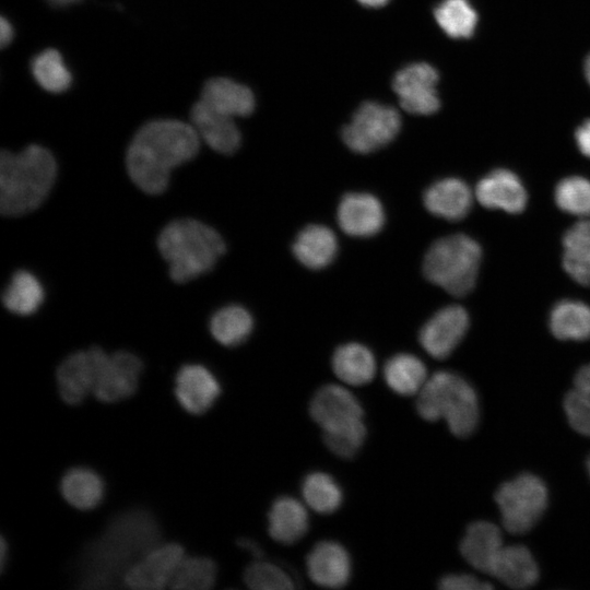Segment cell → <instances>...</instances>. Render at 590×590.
<instances>
[{
    "mask_svg": "<svg viewBox=\"0 0 590 590\" xmlns=\"http://www.w3.org/2000/svg\"><path fill=\"white\" fill-rule=\"evenodd\" d=\"M161 529L154 516L142 508L115 516L82 551L78 560L81 588H110L127 570L160 543Z\"/></svg>",
    "mask_w": 590,
    "mask_h": 590,
    "instance_id": "obj_1",
    "label": "cell"
},
{
    "mask_svg": "<svg viewBox=\"0 0 590 590\" xmlns=\"http://www.w3.org/2000/svg\"><path fill=\"white\" fill-rule=\"evenodd\" d=\"M199 144V134L190 125L174 119L150 121L139 129L127 150L129 177L145 193H162L170 172L193 158Z\"/></svg>",
    "mask_w": 590,
    "mask_h": 590,
    "instance_id": "obj_2",
    "label": "cell"
},
{
    "mask_svg": "<svg viewBox=\"0 0 590 590\" xmlns=\"http://www.w3.org/2000/svg\"><path fill=\"white\" fill-rule=\"evenodd\" d=\"M57 176L54 155L32 144L19 153L0 156V211L19 216L37 209L49 194Z\"/></svg>",
    "mask_w": 590,
    "mask_h": 590,
    "instance_id": "obj_3",
    "label": "cell"
},
{
    "mask_svg": "<svg viewBox=\"0 0 590 590\" xmlns=\"http://www.w3.org/2000/svg\"><path fill=\"white\" fill-rule=\"evenodd\" d=\"M157 247L168 263L169 276L177 283L211 271L226 248L214 228L193 219L168 223L158 235Z\"/></svg>",
    "mask_w": 590,
    "mask_h": 590,
    "instance_id": "obj_4",
    "label": "cell"
},
{
    "mask_svg": "<svg viewBox=\"0 0 590 590\" xmlns=\"http://www.w3.org/2000/svg\"><path fill=\"white\" fill-rule=\"evenodd\" d=\"M418 415L429 422L445 420L458 437L471 435L480 420L477 394L462 376L451 371L433 374L418 392Z\"/></svg>",
    "mask_w": 590,
    "mask_h": 590,
    "instance_id": "obj_5",
    "label": "cell"
},
{
    "mask_svg": "<svg viewBox=\"0 0 590 590\" xmlns=\"http://www.w3.org/2000/svg\"><path fill=\"white\" fill-rule=\"evenodd\" d=\"M482 259L476 240L453 234L435 240L423 260V274L453 296H464L475 285Z\"/></svg>",
    "mask_w": 590,
    "mask_h": 590,
    "instance_id": "obj_6",
    "label": "cell"
},
{
    "mask_svg": "<svg viewBox=\"0 0 590 590\" xmlns=\"http://www.w3.org/2000/svg\"><path fill=\"white\" fill-rule=\"evenodd\" d=\"M505 529L520 534L531 530L547 505V489L536 475L522 473L502 484L495 494Z\"/></svg>",
    "mask_w": 590,
    "mask_h": 590,
    "instance_id": "obj_7",
    "label": "cell"
},
{
    "mask_svg": "<svg viewBox=\"0 0 590 590\" xmlns=\"http://www.w3.org/2000/svg\"><path fill=\"white\" fill-rule=\"evenodd\" d=\"M401 117L391 106L365 102L342 130L345 145L358 154H369L391 143L401 129Z\"/></svg>",
    "mask_w": 590,
    "mask_h": 590,
    "instance_id": "obj_8",
    "label": "cell"
},
{
    "mask_svg": "<svg viewBox=\"0 0 590 590\" xmlns=\"http://www.w3.org/2000/svg\"><path fill=\"white\" fill-rule=\"evenodd\" d=\"M95 356V381L93 394L106 403L118 402L131 397L138 389L143 363L131 352L118 351L108 354L93 346Z\"/></svg>",
    "mask_w": 590,
    "mask_h": 590,
    "instance_id": "obj_9",
    "label": "cell"
},
{
    "mask_svg": "<svg viewBox=\"0 0 590 590\" xmlns=\"http://www.w3.org/2000/svg\"><path fill=\"white\" fill-rule=\"evenodd\" d=\"M437 70L426 62H415L399 70L392 81L401 107L414 115H430L439 109Z\"/></svg>",
    "mask_w": 590,
    "mask_h": 590,
    "instance_id": "obj_10",
    "label": "cell"
},
{
    "mask_svg": "<svg viewBox=\"0 0 590 590\" xmlns=\"http://www.w3.org/2000/svg\"><path fill=\"white\" fill-rule=\"evenodd\" d=\"M185 557L177 543L157 544L135 562L125 574L122 583L137 590H158L170 583Z\"/></svg>",
    "mask_w": 590,
    "mask_h": 590,
    "instance_id": "obj_11",
    "label": "cell"
},
{
    "mask_svg": "<svg viewBox=\"0 0 590 590\" xmlns=\"http://www.w3.org/2000/svg\"><path fill=\"white\" fill-rule=\"evenodd\" d=\"M309 413L324 432L351 427L363 421V408L357 398L346 388L329 384L314 394Z\"/></svg>",
    "mask_w": 590,
    "mask_h": 590,
    "instance_id": "obj_12",
    "label": "cell"
},
{
    "mask_svg": "<svg viewBox=\"0 0 590 590\" xmlns=\"http://www.w3.org/2000/svg\"><path fill=\"white\" fill-rule=\"evenodd\" d=\"M469 328V315L458 305L437 310L422 327L418 341L434 358H446L463 339Z\"/></svg>",
    "mask_w": 590,
    "mask_h": 590,
    "instance_id": "obj_13",
    "label": "cell"
},
{
    "mask_svg": "<svg viewBox=\"0 0 590 590\" xmlns=\"http://www.w3.org/2000/svg\"><path fill=\"white\" fill-rule=\"evenodd\" d=\"M175 397L189 414L209 411L221 394V385L214 374L201 364H186L175 377Z\"/></svg>",
    "mask_w": 590,
    "mask_h": 590,
    "instance_id": "obj_14",
    "label": "cell"
},
{
    "mask_svg": "<svg viewBox=\"0 0 590 590\" xmlns=\"http://www.w3.org/2000/svg\"><path fill=\"white\" fill-rule=\"evenodd\" d=\"M339 227L349 236L366 238L378 234L386 222L379 199L368 192H349L337 209Z\"/></svg>",
    "mask_w": 590,
    "mask_h": 590,
    "instance_id": "obj_15",
    "label": "cell"
},
{
    "mask_svg": "<svg viewBox=\"0 0 590 590\" xmlns=\"http://www.w3.org/2000/svg\"><path fill=\"white\" fill-rule=\"evenodd\" d=\"M306 568L309 578L316 585L324 588H341L351 578L352 563L343 545L326 540L314 545L308 553Z\"/></svg>",
    "mask_w": 590,
    "mask_h": 590,
    "instance_id": "obj_16",
    "label": "cell"
},
{
    "mask_svg": "<svg viewBox=\"0 0 590 590\" xmlns=\"http://www.w3.org/2000/svg\"><path fill=\"white\" fill-rule=\"evenodd\" d=\"M479 202L488 209L520 213L527 204V191L519 177L508 169H495L476 185Z\"/></svg>",
    "mask_w": 590,
    "mask_h": 590,
    "instance_id": "obj_17",
    "label": "cell"
},
{
    "mask_svg": "<svg viewBox=\"0 0 590 590\" xmlns=\"http://www.w3.org/2000/svg\"><path fill=\"white\" fill-rule=\"evenodd\" d=\"M61 399L70 404H80L90 392L95 381V356L93 347L78 351L67 356L56 374Z\"/></svg>",
    "mask_w": 590,
    "mask_h": 590,
    "instance_id": "obj_18",
    "label": "cell"
},
{
    "mask_svg": "<svg viewBox=\"0 0 590 590\" xmlns=\"http://www.w3.org/2000/svg\"><path fill=\"white\" fill-rule=\"evenodd\" d=\"M191 121L198 134L214 151L233 154L240 146L241 135L234 118L212 109L202 101L192 107Z\"/></svg>",
    "mask_w": 590,
    "mask_h": 590,
    "instance_id": "obj_19",
    "label": "cell"
},
{
    "mask_svg": "<svg viewBox=\"0 0 590 590\" xmlns=\"http://www.w3.org/2000/svg\"><path fill=\"white\" fill-rule=\"evenodd\" d=\"M426 210L447 221L462 220L471 210L472 193L469 186L459 178H444L435 181L423 193Z\"/></svg>",
    "mask_w": 590,
    "mask_h": 590,
    "instance_id": "obj_20",
    "label": "cell"
},
{
    "mask_svg": "<svg viewBox=\"0 0 590 590\" xmlns=\"http://www.w3.org/2000/svg\"><path fill=\"white\" fill-rule=\"evenodd\" d=\"M338 248V238L332 229L321 224H309L296 235L292 251L304 267L321 270L332 263Z\"/></svg>",
    "mask_w": 590,
    "mask_h": 590,
    "instance_id": "obj_21",
    "label": "cell"
},
{
    "mask_svg": "<svg viewBox=\"0 0 590 590\" xmlns=\"http://www.w3.org/2000/svg\"><path fill=\"white\" fill-rule=\"evenodd\" d=\"M200 101L232 118L248 116L255 109L251 90L227 78L209 80L202 88Z\"/></svg>",
    "mask_w": 590,
    "mask_h": 590,
    "instance_id": "obj_22",
    "label": "cell"
},
{
    "mask_svg": "<svg viewBox=\"0 0 590 590\" xmlns=\"http://www.w3.org/2000/svg\"><path fill=\"white\" fill-rule=\"evenodd\" d=\"M308 528V511L299 500L281 496L273 502L268 514V531L274 541L293 544L306 534Z\"/></svg>",
    "mask_w": 590,
    "mask_h": 590,
    "instance_id": "obj_23",
    "label": "cell"
},
{
    "mask_svg": "<svg viewBox=\"0 0 590 590\" xmlns=\"http://www.w3.org/2000/svg\"><path fill=\"white\" fill-rule=\"evenodd\" d=\"M503 548L499 529L487 521L471 523L460 543L465 560L483 573L489 574L494 560Z\"/></svg>",
    "mask_w": 590,
    "mask_h": 590,
    "instance_id": "obj_24",
    "label": "cell"
},
{
    "mask_svg": "<svg viewBox=\"0 0 590 590\" xmlns=\"http://www.w3.org/2000/svg\"><path fill=\"white\" fill-rule=\"evenodd\" d=\"M489 574L511 588H527L539 579L538 565L522 545L503 546Z\"/></svg>",
    "mask_w": 590,
    "mask_h": 590,
    "instance_id": "obj_25",
    "label": "cell"
},
{
    "mask_svg": "<svg viewBox=\"0 0 590 590\" xmlns=\"http://www.w3.org/2000/svg\"><path fill=\"white\" fill-rule=\"evenodd\" d=\"M331 365L335 376L351 386L370 382L377 369L373 352L356 342L340 345L333 353Z\"/></svg>",
    "mask_w": 590,
    "mask_h": 590,
    "instance_id": "obj_26",
    "label": "cell"
},
{
    "mask_svg": "<svg viewBox=\"0 0 590 590\" xmlns=\"http://www.w3.org/2000/svg\"><path fill=\"white\" fill-rule=\"evenodd\" d=\"M64 500L80 510L97 507L105 495V483L94 470L85 467L69 469L60 482Z\"/></svg>",
    "mask_w": 590,
    "mask_h": 590,
    "instance_id": "obj_27",
    "label": "cell"
},
{
    "mask_svg": "<svg viewBox=\"0 0 590 590\" xmlns=\"http://www.w3.org/2000/svg\"><path fill=\"white\" fill-rule=\"evenodd\" d=\"M563 267L570 278L590 285V221L571 226L563 237Z\"/></svg>",
    "mask_w": 590,
    "mask_h": 590,
    "instance_id": "obj_28",
    "label": "cell"
},
{
    "mask_svg": "<svg viewBox=\"0 0 590 590\" xmlns=\"http://www.w3.org/2000/svg\"><path fill=\"white\" fill-rule=\"evenodd\" d=\"M384 378L393 392L409 397L420 392L427 380V373L424 363L417 356L399 353L386 362Z\"/></svg>",
    "mask_w": 590,
    "mask_h": 590,
    "instance_id": "obj_29",
    "label": "cell"
},
{
    "mask_svg": "<svg viewBox=\"0 0 590 590\" xmlns=\"http://www.w3.org/2000/svg\"><path fill=\"white\" fill-rule=\"evenodd\" d=\"M44 298L45 290L42 282L27 270L16 271L2 294L4 307L19 316H30L37 311Z\"/></svg>",
    "mask_w": 590,
    "mask_h": 590,
    "instance_id": "obj_30",
    "label": "cell"
},
{
    "mask_svg": "<svg viewBox=\"0 0 590 590\" xmlns=\"http://www.w3.org/2000/svg\"><path fill=\"white\" fill-rule=\"evenodd\" d=\"M550 329L560 340L590 339V307L571 299L556 303L550 314Z\"/></svg>",
    "mask_w": 590,
    "mask_h": 590,
    "instance_id": "obj_31",
    "label": "cell"
},
{
    "mask_svg": "<svg viewBox=\"0 0 590 590\" xmlns=\"http://www.w3.org/2000/svg\"><path fill=\"white\" fill-rule=\"evenodd\" d=\"M253 329L251 314L239 305H228L216 310L210 319L212 337L224 346L244 343Z\"/></svg>",
    "mask_w": 590,
    "mask_h": 590,
    "instance_id": "obj_32",
    "label": "cell"
},
{
    "mask_svg": "<svg viewBox=\"0 0 590 590\" xmlns=\"http://www.w3.org/2000/svg\"><path fill=\"white\" fill-rule=\"evenodd\" d=\"M305 503L316 512L332 514L339 509L343 493L337 481L324 472H311L302 483Z\"/></svg>",
    "mask_w": 590,
    "mask_h": 590,
    "instance_id": "obj_33",
    "label": "cell"
},
{
    "mask_svg": "<svg viewBox=\"0 0 590 590\" xmlns=\"http://www.w3.org/2000/svg\"><path fill=\"white\" fill-rule=\"evenodd\" d=\"M440 28L451 38H469L475 28L477 15L468 0H442L434 9Z\"/></svg>",
    "mask_w": 590,
    "mask_h": 590,
    "instance_id": "obj_34",
    "label": "cell"
},
{
    "mask_svg": "<svg viewBox=\"0 0 590 590\" xmlns=\"http://www.w3.org/2000/svg\"><path fill=\"white\" fill-rule=\"evenodd\" d=\"M564 409L571 427L590 436V364L576 374L574 386L565 397Z\"/></svg>",
    "mask_w": 590,
    "mask_h": 590,
    "instance_id": "obj_35",
    "label": "cell"
},
{
    "mask_svg": "<svg viewBox=\"0 0 590 590\" xmlns=\"http://www.w3.org/2000/svg\"><path fill=\"white\" fill-rule=\"evenodd\" d=\"M216 576L217 568L211 558L185 556L179 563L169 586L178 590H206L213 587Z\"/></svg>",
    "mask_w": 590,
    "mask_h": 590,
    "instance_id": "obj_36",
    "label": "cell"
},
{
    "mask_svg": "<svg viewBox=\"0 0 590 590\" xmlns=\"http://www.w3.org/2000/svg\"><path fill=\"white\" fill-rule=\"evenodd\" d=\"M31 69L36 82L48 92L60 93L71 84V73L61 55L55 49H47L35 56Z\"/></svg>",
    "mask_w": 590,
    "mask_h": 590,
    "instance_id": "obj_37",
    "label": "cell"
},
{
    "mask_svg": "<svg viewBox=\"0 0 590 590\" xmlns=\"http://www.w3.org/2000/svg\"><path fill=\"white\" fill-rule=\"evenodd\" d=\"M557 206L573 215H590V180L571 176L562 179L554 191Z\"/></svg>",
    "mask_w": 590,
    "mask_h": 590,
    "instance_id": "obj_38",
    "label": "cell"
},
{
    "mask_svg": "<svg viewBox=\"0 0 590 590\" xmlns=\"http://www.w3.org/2000/svg\"><path fill=\"white\" fill-rule=\"evenodd\" d=\"M244 579L246 585L255 590H283L296 587L285 569L261 558L246 568Z\"/></svg>",
    "mask_w": 590,
    "mask_h": 590,
    "instance_id": "obj_39",
    "label": "cell"
},
{
    "mask_svg": "<svg viewBox=\"0 0 590 590\" xmlns=\"http://www.w3.org/2000/svg\"><path fill=\"white\" fill-rule=\"evenodd\" d=\"M366 426L364 422L335 432H324L323 441L328 449L335 456L350 459L353 458L362 447L366 438Z\"/></svg>",
    "mask_w": 590,
    "mask_h": 590,
    "instance_id": "obj_40",
    "label": "cell"
},
{
    "mask_svg": "<svg viewBox=\"0 0 590 590\" xmlns=\"http://www.w3.org/2000/svg\"><path fill=\"white\" fill-rule=\"evenodd\" d=\"M439 588L444 590H482L492 588L491 585L481 582L470 575L450 574L439 580Z\"/></svg>",
    "mask_w": 590,
    "mask_h": 590,
    "instance_id": "obj_41",
    "label": "cell"
},
{
    "mask_svg": "<svg viewBox=\"0 0 590 590\" xmlns=\"http://www.w3.org/2000/svg\"><path fill=\"white\" fill-rule=\"evenodd\" d=\"M576 142L579 151L587 157H590V120L585 121L576 130Z\"/></svg>",
    "mask_w": 590,
    "mask_h": 590,
    "instance_id": "obj_42",
    "label": "cell"
},
{
    "mask_svg": "<svg viewBox=\"0 0 590 590\" xmlns=\"http://www.w3.org/2000/svg\"><path fill=\"white\" fill-rule=\"evenodd\" d=\"M237 544H238L239 547H241V548L246 550L247 552H249L257 559L261 558V556L263 555V552L260 548V546L255 541H252L250 539L243 538V539L237 541Z\"/></svg>",
    "mask_w": 590,
    "mask_h": 590,
    "instance_id": "obj_43",
    "label": "cell"
},
{
    "mask_svg": "<svg viewBox=\"0 0 590 590\" xmlns=\"http://www.w3.org/2000/svg\"><path fill=\"white\" fill-rule=\"evenodd\" d=\"M13 27L11 23L2 17L0 22V42L2 47L7 46L13 38Z\"/></svg>",
    "mask_w": 590,
    "mask_h": 590,
    "instance_id": "obj_44",
    "label": "cell"
},
{
    "mask_svg": "<svg viewBox=\"0 0 590 590\" xmlns=\"http://www.w3.org/2000/svg\"><path fill=\"white\" fill-rule=\"evenodd\" d=\"M361 4L367 8H380L386 5L390 0H357Z\"/></svg>",
    "mask_w": 590,
    "mask_h": 590,
    "instance_id": "obj_45",
    "label": "cell"
},
{
    "mask_svg": "<svg viewBox=\"0 0 590 590\" xmlns=\"http://www.w3.org/2000/svg\"><path fill=\"white\" fill-rule=\"evenodd\" d=\"M7 554H8L7 543H5L4 539L2 538L1 539V557H0L1 568L2 569H3V567L5 565V562H7Z\"/></svg>",
    "mask_w": 590,
    "mask_h": 590,
    "instance_id": "obj_46",
    "label": "cell"
},
{
    "mask_svg": "<svg viewBox=\"0 0 590 590\" xmlns=\"http://www.w3.org/2000/svg\"><path fill=\"white\" fill-rule=\"evenodd\" d=\"M48 1L55 5H67V4L74 3L79 0H48Z\"/></svg>",
    "mask_w": 590,
    "mask_h": 590,
    "instance_id": "obj_47",
    "label": "cell"
},
{
    "mask_svg": "<svg viewBox=\"0 0 590 590\" xmlns=\"http://www.w3.org/2000/svg\"><path fill=\"white\" fill-rule=\"evenodd\" d=\"M585 74L590 84V55L588 56L585 62Z\"/></svg>",
    "mask_w": 590,
    "mask_h": 590,
    "instance_id": "obj_48",
    "label": "cell"
},
{
    "mask_svg": "<svg viewBox=\"0 0 590 590\" xmlns=\"http://www.w3.org/2000/svg\"><path fill=\"white\" fill-rule=\"evenodd\" d=\"M587 464H588V471H589V474H590V457H589V459H588V463H587Z\"/></svg>",
    "mask_w": 590,
    "mask_h": 590,
    "instance_id": "obj_49",
    "label": "cell"
}]
</instances>
